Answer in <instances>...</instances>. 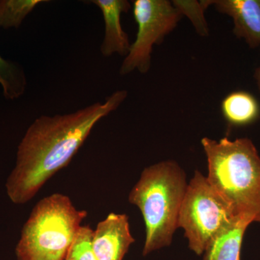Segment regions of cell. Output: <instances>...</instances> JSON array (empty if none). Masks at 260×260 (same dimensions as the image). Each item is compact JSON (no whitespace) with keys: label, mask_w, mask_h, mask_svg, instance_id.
Here are the masks:
<instances>
[{"label":"cell","mask_w":260,"mask_h":260,"mask_svg":"<svg viewBox=\"0 0 260 260\" xmlns=\"http://www.w3.org/2000/svg\"><path fill=\"white\" fill-rule=\"evenodd\" d=\"M127 95L126 90H116L105 102L70 114L37 118L19 145L16 164L7 180L10 200L21 205L34 198L49 179L69 164L95 124L117 109Z\"/></svg>","instance_id":"cell-1"},{"label":"cell","mask_w":260,"mask_h":260,"mask_svg":"<svg viewBox=\"0 0 260 260\" xmlns=\"http://www.w3.org/2000/svg\"><path fill=\"white\" fill-rule=\"evenodd\" d=\"M210 184L237 217L260 223V155L248 138L219 140L205 137Z\"/></svg>","instance_id":"cell-2"},{"label":"cell","mask_w":260,"mask_h":260,"mask_svg":"<svg viewBox=\"0 0 260 260\" xmlns=\"http://www.w3.org/2000/svg\"><path fill=\"white\" fill-rule=\"evenodd\" d=\"M188 182L176 160H165L145 168L128 200L139 208L144 220L143 255L172 244Z\"/></svg>","instance_id":"cell-3"},{"label":"cell","mask_w":260,"mask_h":260,"mask_svg":"<svg viewBox=\"0 0 260 260\" xmlns=\"http://www.w3.org/2000/svg\"><path fill=\"white\" fill-rule=\"evenodd\" d=\"M88 215L59 193L38 202L22 229L15 249L18 260H65Z\"/></svg>","instance_id":"cell-4"},{"label":"cell","mask_w":260,"mask_h":260,"mask_svg":"<svg viewBox=\"0 0 260 260\" xmlns=\"http://www.w3.org/2000/svg\"><path fill=\"white\" fill-rule=\"evenodd\" d=\"M237 216L199 170L188 182L178 219L188 246L203 255L210 242Z\"/></svg>","instance_id":"cell-5"},{"label":"cell","mask_w":260,"mask_h":260,"mask_svg":"<svg viewBox=\"0 0 260 260\" xmlns=\"http://www.w3.org/2000/svg\"><path fill=\"white\" fill-rule=\"evenodd\" d=\"M133 13L138 32L121 65V75L135 70L146 74L151 67L153 46L161 44L183 17L169 0H135Z\"/></svg>","instance_id":"cell-6"},{"label":"cell","mask_w":260,"mask_h":260,"mask_svg":"<svg viewBox=\"0 0 260 260\" xmlns=\"http://www.w3.org/2000/svg\"><path fill=\"white\" fill-rule=\"evenodd\" d=\"M135 242L128 215L112 213L97 224L90 246L99 260H123Z\"/></svg>","instance_id":"cell-7"},{"label":"cell","mask_w":260,"mask_h":260,"mask_svg":"<svg viewBox=\"0 0 260 260\" xmlns=\"http://www.w3.org/2000/svg\"><path fill=\"white\" fill-rule=\"evenodd\" d=\"M215 9L231 17L234 35L251 49L260 47V0H215Z\"/></svg>","instance_id":"cell-8"},{"label":"cell","mask_w":260,"mask_h":260,"mask_svg":"<svg viewBox=\"0 0 260 260\" xmlns=\"http://www.w3.org/2000/svg\"><path fill=\"white\" fill-rule=\"evenodd\" d=\"M92 3L99 7L102 11L105 34L101 46V52L104 56H110L114 53L126 56L131 44L129 37L121 25V15L127 13L131 5L126 0H93Z\"/></svg>","instance_id":"cell-9"},{"label":"cell","mask_w":260,"mask_h":260,"mask_svg":"<svg viewBox=\"0 0 260 260\" xmlns=\"http://www.w3.org/2000/svg\"><path fill=\"white\" fill-rule=\"evenodd\" d=\"M251 220L237 217L210 242L203 260H240L244 234Z\"/></svg>","instance_id":"cell-10"},{"label":"cell","mask_w":260,"mask_h":260,"mask_svg":"<svg viewBox=\"0 0 260 260\" xmlns=\"http://www.w3.org/2000/svg\"><path fill=\"white\" fill-rule=\"evenodd\" d=\"M220 109L225 120L232 126L249 125L260 116L258 101L252 94L244 90L227 95L222 101Z\"/></svg>","instance_id":"cell-11"},{"label":"cell","mask_w":260,"mask_h":260,"mask_svg":"<svg viewBox=\"0 0 260 260\" xmlns=\"http://www.w3.org/2000/svg\"><path fill=\"white\" fill-rule=\"evenodd\" d=\"M44 0H0V27L18 28L24 19Z\"/></svg>","instance_id":"cell-12"},{"label":"cell","mask_w":260,"mask_h":260,"mask_svg":"<svg viewBox=\"0 0 260 260\" xmlns=\"http://www.w3.org/2000/svg\"><path fill=\"white\" fill-rule=\"evenodd\" d=\"M0 85L4 96L15 99L23 95L26 86V79L20 67L5 60L0 56Z\"/></svg>","instance_id":"cell-13"},{"label":"cell","mask_w":260,"mask_h":260,"mask_svg":"<svg viewBox=\"0 0 260 260\" xmlns=\"http://www.w3.org/2000/svg\"><path fill=\"white\" fill-rule=\"evenodd\" d=\"M212 1H173L172 4L190 19L196 31L201 37H208L209 34L208 24L204 16L205 10L211 5Z\"/></svg>","instance_id":"cell-14"},{"label":"cell","mask_w":260,"mask_h":260,"mask_svg":"<svg viewBox=\"0 0 260 260\" xmlns=\"http://www.w3.org/2000/svg\"><path fill=\"white\" fill-rule=\"evenodd\" d=\"M93 230L88 225H82L65 260H99L90 246Z\"/></svg>","instance_id":"cell-15"},{"label":"cell","mask_w":260,"mask_h":260,"mask_svg":"<svg viewBox=\"0 0 260 260\" xmlns=\"http://www.w3.org/2000/svg\"><path fill=\"white\" fill-rule=\"evenodd\" d=\"M254 78L256 83H257L258 88H259L260 92V67L256 70L255 73H254Z\"/></svg>","instance_id":"cell-16"}]
</instances>
